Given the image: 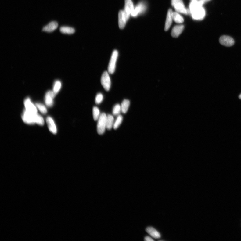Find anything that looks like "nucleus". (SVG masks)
Returning <instances> with one entry per match:
<instances>
[{
	"label": "nucleus",
	"mask_w": 241,
	"mask_h": 241,
	"mask_svg": "<svg viewBox=\"0 0 241 241\" xmlns=\"http://www.w3.org/2000/svg\"><path fill=\"white\" fill-rule=\"evenodd\" d=\"M144 240L146 241H153L154 240L151 237L149 236H147L145 237Z\"/></svg>",
	"instance_id": "obj_29"
},
{
	"label": "nucleus",
	"mask_w": 241,
	"mask_h": 241,
	"mask_svg": "<svg viewBox=\"0 0 241 241\" xmlns=\"http://www.w3.org/2000/svg\"><path fill=\"white\" fill-rule=\"evenodd\" d=\"M56 95L53 91L47 92L45 97V102L48 107H51L53 105L54 99Z\"/></svg>",
	"instance_id": "obj_9"
},
{
	"label": "nucleus",
	"mask_w": 241,
	"mask_h": 241,
	"mask_svg": "<svg viewBox=\"0 0 241 241\" xmlns=\"http://www.w3.org/2000/svg\"><path fill=\"white\" fill-rule=\"evenodd\" d=\"M24 106L27 111L34 114H37V109L36 105H34L29 98H27L24 101Z\"/></svg>",
	"instance_id": "obj_7"
},
{
	"label": "nucleus",
	"mask_w": 241,
	"mask_h": 241,
	"mask_svg": "<svg viewBox=\"0 0 241 241\" xmlns=\"http://www.w3.org/2000/svg\"><path fill=\"white\" fill-rule=\"evenodd\" d=\"M107 116L105 113H103L100 115L98 120L97 132L99 135L104 133L106 128V120Z\"/></svg>",
	"instance_id": "obj_3"
},
{
	"label": "nucleus",
	"mask_w": 241,
	"mask_h": 241,
	"mask_svg": "<svg viewBox=\"0 0 241 241\" xmlns=\"http://www.w3.org/2000/svg\"><path fill=\"white\" fill-rule=\"evenodd\" d=\"M239 98L240 99H241V94L239 95Z\"/></svg>",
	"instance_id": "obj_30"
},
{
	"label": "nucleus",
	"mask_w": 241,
	"mask_h": 241,
	"mask_svg": "<svg viewBox=\"0 0 241 241\" xmlns=\"http://www.w3.org/2000/svg\"><path fill=\"white\" fill-rule=\"evenodd\" d=\"M173 12L171 9L168 10L167 13L166 23H165V25L164 29L166 31H167L169 29L171 25L172 20H173V17H172V13Z\"/></svg>",
	"instance_id": "obj_17"
},
{
	"label": "nucleus",
	"mask_w": 241,
	"mask_h": 241,
	"mask_svg": "<svg viewBox=\"0 0 241 241\" xmlns=\"http://www.w3.org/2000/svg\"><path fill=\"white\" fill-rule=\"evenodd\" d=\"M118 56L117 50L113 51L108 66V72L110 74H113L115 71L116 64Z\"/></svg>",
	"instance_id": "obj_4"
},
{
	"label": "nucleus",
	"mask_w": 241,
	"mask_h": 241,
	"mask_svg": "<svg viewBox=\"0 0 241 241\" xmlns=\"http://www.w3.org/2000/svg\"><path fill=\"white\" fill-rule=\"evenodd\" d=\"M123 119V117L120 115L118 116L113 125V128L114 129H117L120 124H121Z\"/></svg>",
	"instance_id": "obj_25"
},
{
	"label": "nucleus",
	"mask_w": 241,
	"mask_h": 241,
	"mask_svg": "<svg viewBox=\"0 0 241 241\" xmlns=\"http://www.w3.org/2000/svg\"><path fill=\"white\" fill-rule=\"evenodd\" d=\"M146 9V3L143 2H140L138 4L134 10L131 15L133 17H136L144 13Z\"/></svg>",
	"instance_id": "obj_8"
},
{
	"label": "nucleus",
	"mask_w": 241,
	"mask_h": 241,
	"mask_svg": "<svg viewBox=\"0 0 241 241\" xmlns=\"http://www.w3.org/2000/svg\"><path fill=\"white\" fill-rule=\"evenodd\" d=\"M37 108L43 114H46L47 110L46 106L41 103H37L36 104Z\"/></svg>",
	"instance_id": "obj_23"
},
{
	"label": "nucleus",
	"mask_w": 241,
	"mask_h": 241,
	"mask_svg": "<svg viewBox=\"0 0 241 241\" xmlns=\"http://www.w3.org/2000/svg\"><path fill=\"white\" fill-rule=\"evenodd\" d=\"M184 28L182 25H178L174 26L172 29L171 35L174 38H177L180 35Z\"/></svg>",
	"instance_id": "obj_14"
},
{
	"label": "nucleus",
	"mask_w": 241,
	"mask_h": 241,
	"mask_svg": "<svg viewBox=\"0 0 241 241\" xmlns=\"http://www.w3.org/2000/svg\"><path fill=\"white\" fill-rule=\"evenodd\" d=\"M121 111V106L119 104L115 105L113 107V113L115 116L118 115Z\"/></svg>",
	"instance_id": "obj_26"
},
{
	"label": "nucleus",
	"mask_w": 241,
	"mask_h": 241,
	"mask_svg": "<svg viewBox=\"0 0 241 241\" xmlns=\"http://www.w3.org/2000/svg\"><path fill=\"white\" fill-rule=\"evenodd\" d=\"M130 102L128 99L124 100L120 106H121V111L124 113H126L129 107Z\"/></svg>",
	"instance_id": "obj_20"
},
{
	"label": "nucleus",
	"mask_w": 241,
	"mask_h": 241,
	"mask_svg": "<svg viewBox=\"0 0 241 241\" xmlns=\"http://www.w3.org/2000/svg\"><path fill=\"white\" fill-rule=\"evenodd\" d=\"M37 114L29 112L25 109L23 110L22 114V119L24 123L29 125L36 124Z\"/></svg>",
	"instance_id": "obj_2"
},
{
	"label": "nucleus",
	"mask_w": 241,
	"mask_h": 241,
	"mask_svg": "<svg viewBox=\"0 0 241 241\" xmlns=\"http://www.w3.org/2000/svg\"><path fill=\"white\" fill-rule=\"evenodd\" d=\"M119 26L120 29H123L125 26L126 22L128 20L123 10L119 13Z\"/></svg>",
	"instance_id": "obj_13"
},
{
	"label": "nucleus",
	"mask_w": 241,
	"mask_h": 241,
	"mask_svg": "<svg viewBox=\"0 0 241 241\" xmlns=\"http://www.w3.org/2000/svg\"><path fill=\"white\" fill-rule=\"evenodd\" d=\"M36 124L40 126H43L44 124V120L43 117L38 114L37 117Z\"/></svg>",
	"instance_id": "obj_28"
},
{
	"label": "nucleus",
	"mask_w": 241,
	"mask_h": 241,
	"mask_svg": "<svg viewBox=\"0 0 241 241\" xmlns=\"http://www.w3.org/2000/svg\"><path fill=\"white\" fill-rule=\"evenodd\" d=\"M192 1H195V0H192ZM203 1L205 2V1H207V0H203Z\"/></svg>",
	"instance_id": "obj_31"
},
{
	"label": "nucleus",
	"mask_w": 241,
	"mask_h": 241,
	"mask_svg": "<svg viewBox=\"0 0 241 241\" xmlns=\"http://www.w3.org/2000/svg\"><path fill=\"white\" fill-rule=\"evenodd\" d=\"M146 232L152 236L153 238L156 239H160L161 237L160 233L153 227H149L146 229Z\"/></svg>",
	"instance_id": "obj_16"
},
{
	"label": "nucleus",
	"mask_w": 241,
	"mask_h": 241,
	"mask_svg": "<svg viewBox=\"0 0 241 241\" xmlns=\"http://www.w3.org/2000/svg\"><path fill=\"white\" fill-rule=\"evenodd\" d=\"M171 5L177 12L187 14L188 12L185 8L182 0H171Z\"/></svg>",
	"instance_id": "obj_5"
},
{
	"label": "nucleus",
	"mask_w": 241,
	"mask_h": 241,
	"mask_svg": "<svg viewBox=\"0 0 241 241\" xmlns=\"http://www.w3.org/2000/svg\"><path fill=\"white\" fill-rule=\"evenodd\" d=\"M104 99L103 94L101 93H99L96 96L95 98V103L96 104H101Z\"/></svg>",
	"instance_id": "obj_27"
},
{
	"label": "nucleus",
	"mask_w": 241,
	"mask_h": 241,
	"mask_svg": "<svg viewBox=\"0 0 241 241\" xmlns=\"http://www.w3.org/2000/svg\"><path fill=\"white\" fill-rule=\"evenodd\" d=\"M108 72H103L101 78V83L103 87L106 91H109L111 88V80Z\"/></svg>",
	"instance_id": "obj_6"
},
{
	"label": "nucleus",
	"mask_w": 241,
	"mask_h": 241,
	"mask_svg": "<svg viewBox=\"0 0 241 241\" xmlns=\"http://www.w3.org/2000/svg\"><path fill=\"white\" fill-rule=\"evenodd\" d=\"M114 118L111 115H108L106 117V128L109 130H111L114 125Z\"/></svg>",
	"instance_id": "obj_18"
},
{
	"label": "nucleus",
	"mask_w": 241,
	"mask_h": 241,
	"mask_svg": "<svg viewBox=\"0 0 241 241\" xmlns=\"http://www.w3.org/2000/svg\"><path fill=\"white\" fill-rule=\"evenodd\" d=\"M172 17L174 21L177 23H181L184 21L183 17L177 12H173Z\"/></svg>",
	"instance_id": "obj_21"
},
{
	"label": "nucleus",
	"mask_w": 241,
	"mask_h": 241,
	"mask_svg": "<svg viewBox=\"0 0 241 241\" xmlns=\"http://www.w3.org/2000/svg\"><path fill=\"white\" fill-rule=\"evenodd\" d=\"M219 42L222 45L226 47H231L235 44V41L231 37L227 36H223L220 37Z\"/></svg>",
	"instance_id": "obj_11"
},
{
	"label": "nucleus",
	"mask_w": 241,
	"mask_h": 241,
	"mask_svg": "<svg viewBox=\"0 0 241 241\" xmlns=\"http://www.w3.org/2000/svg\"><path fill=\"white\" fill-rule=\"evenodd\" d=\"M134 9L133 3L132 0H125V9L123 10L128 20L129 18L130 15H131Z\"/></svg>",
	"instance_id": "obj_10"
},
{
	"label": "nucleus",
	"mask_w": 241,
	"mask_h": 241,
	"mask_svg": "<svg viewBox=\"0 0 241 241\" xmlns=\"http://www.w3.org/2000/svg\"><path fill=\"white\" fill-rule=\"evenodd\" d=\"M60 30V32L62 33L67 34L69 35L73 34L75 32V29L73 27H62Z\"/></svg>",
	"instance_id": "obj_19"
},
{
	"label": "nucleus",
	"mask_w": 241,
	"mask_h": 241,
	"mask_svg": "<svg viewBox=\"0 0 241 241\" xmlns=\"http://www.w3.org/2000/svg\"><path fill=\"white\" fill-rule=\"evenodd\" d=\"M93 116L94 119L95 121L98 120L100 115V111L99 109L96 106H94L92 110Z\"/></svg>",
	"instance_id": "obj_24"
},
{
	"label": "nucleus",
	"mask_w": 241,
	"mask_h": 241,
	"mask_svg": "<svg viewBox=\"0 0 241 241\" xmlns=\"http://www.w3.org/2000/svg\"><path fill=\"white\" fill-rule=\"evenodd\" d=\"M46 122L50 131L53 134H56L57 127L53 118L51 117H48L46 118Z\"/></svg>",
	"instance_id": "obj_12"
},
{
	"label": "nucleus",
	"mask_w": 241,
	"mask_h": 241,
	"mask_svg": "<svg viewBox=\"0 0 241 241\" xmlns=\"http://www.w3.org/2000/svg\"><path fill=\"white\" fill-rule=\"evenodd\" d=\"M207 1H209V0H207Z\"/></svg>",
	"instance_id": "obj_32"
},
{
	"label": "nucleus",
	"mask_w": 241,
	"mask_h": 241,
	"mask_svg": "<svg viewBox=\"0 0 241 241\" xmlns=\"http://www.w3.org/2000/svg\"><path fill=\"white\" fill-rule=\"evenodd\" d=\"M62 87V84L61 82L59 80H57L55 81L53 91L56 93L57 94L59 92Z\"/></svg>",
	"instance_id": "obj_22"
},
{
	"label": "nucleus",
	"mask_w": 241,
	"mask_h": 241,
	"mask_svg": "<svg viewBox=\"0 0 241 241\" xmlns=\"http://www.w3.org/2000/svg\"><path fill=\"white\" fill-rule=\"evenodd\" d=\"M204 2L203 0L192 1L189 5V11L193 19L201 20L204 18L206 12L202 7Z\"/></svg>",
	"instance_id": "obj_1"
},
{
	"label": "nucleus",
	"mask_w": 241,
	"mask_h": 241,
	"mask_svg": "<svg viewBox=\"0 0 241 241\" xmlns=\"http://www.w3.org/2000/svg\"><path fill=\"white\" fill-rule=\"evenodd\" d=\"M58 27V23L56 21L50 22L47 26H45L43 29V31L50 33L56 30Z\"/></svg>",
	"instance_id": "obj_15"
}]
</instances>
